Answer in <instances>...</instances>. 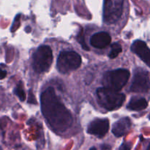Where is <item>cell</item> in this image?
Wrapping results in <instances>:
<instances>
[{
    "instance_id": "7c38bea8",
    "label": "cell",
    "mask_w": 150,
    "mask_h": 150,
    "mask_svg": "<svg viewBox=\"0 0 150 150\" xmlns=\"http://www.w3.org/2000/svg\"><path fill=\"white\" fill-rule=\"evenodd\" d=\"M147 101L145 98L133 97L127 105V108L132 111H142L147 107Z\"/></svg>"
},
{
    "instance_id": "4fadbf2b",
    "label": "cell",
    "mask_w": 150,
    "mask_h": 150,
    "mask_svg": "<svg viewBox=\"0 0 150 150\" xmlns=\"http://www.w3.org/2000/svg\"><path fill=\"white\" fill-rule=\"evenodd\" d=\"M122 48L121 45L118 42H114L111 45V51H110L108 57L110 59H115L118 57L119 54L122 52Z\"/></svg>"
},
{
    "instance_id": "277c9868",
    "label": "cell",
    "mask_w": 150,
    "mask_h": 150,
    "mask_svg": "<svg viewBox=\"0 0 150 150\" xmlns=\"http://www.w3.org/2000/svg\"><path fill=\"white\" fill-rule=\"evenodd\" d=\"M53 62L51 48L48 45H41L32 56V67L38 73H42L49 70Z\"/></svg>"
},
{
    "instance_id": "3957f363",
    "label": "cell",
    "mask_w": 150,
    "mask_h": 150,
    "mask_svg": "<svg viewBox=\"0 0 150 150\" xmlns=\"http://www.w3.org/2000/svg\"><path fill=\"white\" fill-rule=\"evenodd\" d=\"M130 76V72L127 69L111 70L106 72L103 76V83L106 89L119 92L127 83Z\"/></svg>"
},
{
    "instance_id": "9a60e30c",
    "label": "cell",
    "mask_w": 150,
    "mask_h": 150,
    "mask_svg": "<svg viewBox=\"0 0 150 150\" xmlns=\"http://www.w3.org/2000/svg\"><path fill=\"white\" fill-rule=\"evenodd\" d=\"M77 40H78V42H79V43L81 45L82 48H83V49L86 50V51H89V48H88L87 45H86V42H85L84 35H83V31H82L81 29V31L79 32V34H78V35H77Z\"/></svg>"
},
{
    "instance_id": "5b68a950",
    "label": "cell",
    "mask_w": 150,
    "mask_h": 150,
    "mask_svg": "<svg viewBox=\"0 0 150 150\" xmlns=\"http://www.w3.org/2000/svg\"><path fill=\"white\" fill-rule=\"evenodd\" d=\"M81 64V57L75 51H62L57 59V67L59 73L66 74L76 70Z\"/></svg>"
},
{
    "instance_id": "52a82bcc",
    "label": "cell",
    "mask_w": 150,
    "mask_h": 150,
    "mask_svg": "<svg viewBox=\"0 0 150 150\" xmlns=\"http://www.w3.org/2000/svg\"><path fill=\"white\" fill-rule=\"evenodd\" d=\"M149 89V74L147 71L137 70L135 73L133 82L130 86V91L139 93L147 92Z\"/></svg>"
},
{
    "instance_id": "9c48e42d",
    "label": "cell",
    "mask_w": 150,
    "mask_h": 150,
    "mask_svg": "<svg viewBox=\"0 0 150 150\" xmlns=\"http://www.w3.org/2000/svg\"><path fill=\"white\" fill-rule=\"evenodd\" d=\"M131 51L140 57L146 65H150V50L146 42L142 40H136L132 44Z\"/></svg>"
},
{
    "instance_id": "6da1fadb",
    "label": "cell",
    "mask_w": 150,
    "mask_h": 150,
    "mask_svg": "<svg viewBox=\"0 0 150 150\" xmlns=\"http://www.w3.org/2000/svg\"><path fill=\"white\" fill-rule=\"evenodd\" d=\"M41 111L54 131L65 132L73 124V117L69 110L60 101L54 88L48 87L40 96Z\"/></svg>"
},
{
    "instance_id": "8fae6325",
    "label": "cell",
    "mask_w": 150,
    "mask_h": 150,
    "mask_svg": "<svg viewBox=\"0 0 150 150\" xmlns=\"http://www.w3.org/2000/svg\"><path fill=\"white\" fill-rule=\"evenodd\" d=\"M131 127V121L128 117H123L115 122L112 127V133L117 137L127 134Z\"/></svg>"
},
{
    "instance_id": "5bb4252c",
    "label": "cell",
    "mask_w": 150,
    "mask_h": 150,
    "mask_svg": "<svg viewBox=\"0 0 150 150\" xmlns=\"http://www.w3.org/2000/svg\"><path fill=\"white\" fill-rule=\"evenodd\" d=\"M13 92H14L15 95L20 99L21 101L25 100V99H26V94H25L24 90H23V87L21 82H20V83L16 86V87L14 89Z\"/></svg>"
},
{
    "instance_id": "30bf717a",
    "label": "cell",
    "mask_w": 150,
    "mask_h": 150,
    "mask_svg": "<svg viewBox=\"0 0 150 150\" xmlns=\"http://www.w3.org/2000/svg\"><path fill=\"white\" fill-rule=\"evenodd\" d=\"M111 41V37L108 32H100L95 33L90 39V44L92 46L96 48H106Z\"/></svg>"
},
{
    "instance_id": "e0dca14e",
    "label": "cell",
    "mask_w": 150,
    "mask_h": 150,
    "mask_svg": "<svg viewBox=\"0 0 150 150\" xmlns=\"http://www.w3.org/2000/svg\"><path fill=\"white\" fill-rule=\"evenodd\" d=\"M6 76H7V71L4 68V65L0 64V80L4 79L6 77Z\"/></svg>"
},
{
    "instance_id": "2e32d148",
    "label": "cell",
    "mask_w": 150,
    "mask_h": 150,
    "mask_svg": "<svg viewBox=\"0 0 150 150\" xmlns=\"http://www.w3.org/2000/svg\"><path fill=\"white\" fill-rule=\"evenodd\" d=\"M132 147V144L129 142H124L120 146L119 150H130Z\"/></svg>"
},
{
    "instance_id": "8992f818",
    "label": "cell",
    "mask_w": 150,
    "mask_h": 150,
    "mask_svg": "<svg viewBox=\"0 0 150 150\" xmlns=\"http://www.w3.org/2000/svg\"><path fill=\"white\" fill-rule=\"evenodd\" d=\"M124 0H104L103 21L107 24L118 21L123 11Z\"/></svg>"
},
{
    "instance_id": "d6986e66",
    "label": "cell",
    "mask_w": 150,
    "mask_h": 150,
    "mask_svg": "<svg viewBox=\"0 0 150 150\" xmlns=\"http://www.w3.org/2000/svg\"><path fill=\"white\" fill-rule=\"evenodd\" d=\"M149 147H150V146H149H149H147V149H146V150H149Z\"/></svg>"
},
{
    "instance_id": "ffe728a7",
    "label": "cell",
    "mask_w": 150,
    "mask_h": 150,
    "mask_svg": "<svg viewBox=\"0 0 150 150\" xmlns=\"http://www.w3.org/2000/svg\"><path fill=\"white\" fill-rule=\"evenodd\" d=\"M0 150H2V149H1V147H0Z\"/></svg>"
},
{
    "instance_id": "ac0fdd59",
    "label": "cell",
    "mask_w": 150,
    "mask_h": 150,
    "mask_svg": "<svg viewBox=\"0 0 150 150\" xmlns=\"http://www.w3.org/2000/svg\"><path fill=\"white\" fill-rule=\"evenodd\" d=\"M89 150H97V149H96V148H95V147H92V148H91V149Z\"/></svg>"
},
{
    "instance_id": "7a4b0ae2",
    "label": "cell",
    "mask_w": 150,
    "mask_h": 150,
    "mask_svg": "<svg viewBox=\"0 0 150 150\" xmlns=\"http://www.w3.org/2000/svg\"><path fill=\"white\" fill-rule=\"evenodd\" d=\"M98 101L100 105L108 111L118 109L125 100V95L122 93L101 87L97 89Z\"/></svg>"
},
{
    "instance_id": "ba28073f",
    "label": "cell",
    "mask_w": 150,
    "mask_h": 150,
    "mask_svg": "<svg viewBox=\"0 0 150 150\" xmlns=\"http://www.w3.org/2000/svg\"><path fill=\"white\" fill-rule=\"evenodd\" d=\"M108 129L109 122L107 119H96L89 125L87 132L89 134L102 138L108 133Z\"/></svg>"
}]
</instances>
